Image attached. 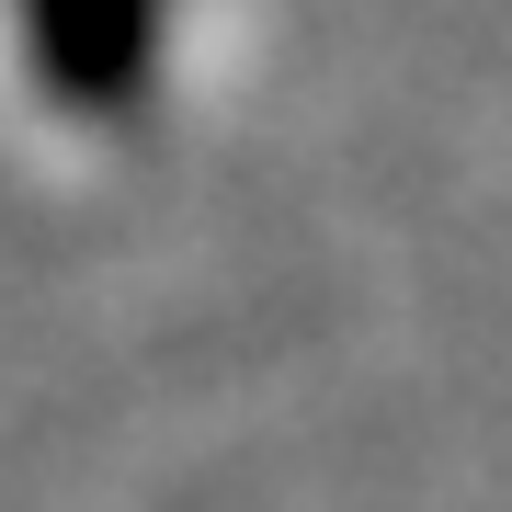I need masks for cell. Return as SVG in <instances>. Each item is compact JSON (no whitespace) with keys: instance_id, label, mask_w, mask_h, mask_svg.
Masks as SVG:
<instances>
[{"instance_id":"1","label":"cell","mask_w":512,"mask_h":512,"mask_svg":"<svg viewBox=\"0 0 512 512\" xmlns=\"http://www.w3.org/2000/svg\"><path fill=\"white\" fill-rule=\"evenodd\" d=\"M35 23V69L57 103L114 114L148 80V46H160V0H23Z\"/></svg>"}]
</instances>
